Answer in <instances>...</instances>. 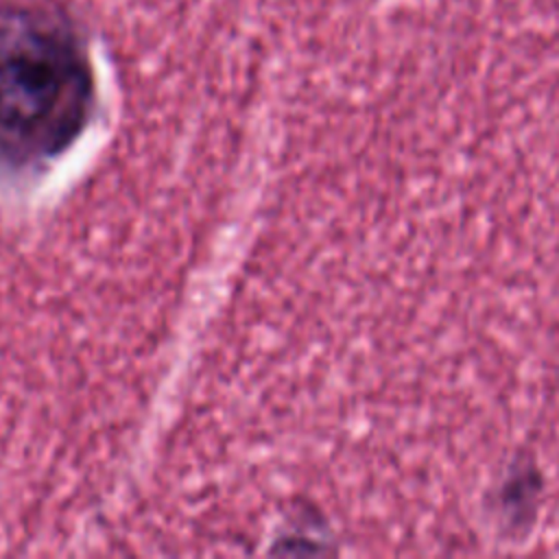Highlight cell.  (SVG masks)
Masks as SVG:
<instances>
[{"instance_id": "cell-1", "label": "cell", "mask_w": 559, "mask_h": 559, "mask_svg": "<svg viewBox=\"0 0 559 559\" xmlns=\"http://www.w3.org/2000/svg\"><path fill=\"white\" fill-rule=\"evenodd\" d=\"M92 109L94 72L76 31L46 9H0V166L61 155Z\"/></svg>"}, {"instance_id": "cell-2", "label": "cell", "mask_w": 559, "mask_h": 559, "mask_svg": "<svg viewBox=\"0 0 559 559\" xmlns=\"http://www.w3.org/2000/svg\"><path fill=\"white\" fill-rule=\"evenodd\" d=\"M544 476L528 454H518L489 493V515L500 537L524 539L539 513Z\"/></svg>"}]
</instances>
